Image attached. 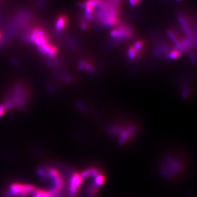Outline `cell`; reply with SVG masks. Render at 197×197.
<instances>
[{
    "instance_id": "6da1fadb",
    "label": "cell",
    "mask_w": 197,
    "mask_h": 197,
    "mask_svg": "<svg viewBox=\"0 0 197 197\" xmlns=\"http://www.w3.org/2000/svg\"><path fill=\"white\" fill-rule=\"evenodd\" d=\"M97 9L96 17L102 25L113 26L117 24L119 13L117 4L109 0H102L101 4Z\"/></svg>"
},
{
    "instance_id": "277c9868",
    "label": "cell",
    "mask_w": 197,
    "mask_h": 197,
    "mask_svg": "<svg viewBox=\"0 0 197 197\" xmlns=\"http://www.w3.org/2000/svg\"><path fill=\"white\" fill-rule=\"evenodd\" d=\"M131 34V28L127 26H119L111 33L112 37L117 38H125Z\"/></svg>"
},
{
    "instance_id": "5b68a950",
    "label": "cell",
    "mask_w": 197,
    "mask_h": 197,
    "mask_svg": "<svg viewBox=\"0 0 197 197\" xmlns=\"http://www.w3.org/2000/svg\"><path fill=\"white\" fill-rule=\"evenodd\" d=\"M102 0H87L85 2L82 4V7H87L94 9H97L101 4Z\"/></svg>"
},
{
    "instance_id": "ba28073f",
    "label": "cell",
    "mask_w": 197,
    "mask_h": 197,
    "mask_svg": "<svg viewBox=\"0 0 197 197\" xmlns=\"http://www.w3.org/2000/svg\"><path fill=\"white\" fill-rule=\"evenodd\" d=\"M95 183L96 185H101L104 183V177L103 176L101 175H98L97 176L95 177Z\"/></svg>"
},
{
    "instance_id": "8992f818",
    "label": "cell",
    "mask_w": 197,
    "mask_h": 197,
    "mask_svg": "<svg viewBox=\"0 0 197 197\" xmlns=\"http://www.w3.org/2000/svg\"><path fill=\"white\" fill-rule=\"evenodd\" d=\"M66 22V18L64 15H61L57 18L56 24H55V29L57 31L62 30L65 26Z\"/></svg>"
},
{
    "instance_id": "52a82bcc",
    "label": "cell",
    "mask_w": 197,
    "mask_h": 197,
    "mask_svg": "<svg viewBox=\"0 0 197 197\" xmlns=\"http://www.w3.org/2000/svg\"><path fill=\"white\" fill-rule=\"evenodd\" d=\"M98 187L96 184L90 186L88 189V195L90 197H94L98 191Z\"/></svg>"
},
{
    "instance_id": "8fae6325",
    "label": "cell",
    "mask_w": 197,
    "mask_h": 197,
    "mask_svg": "<svg viewBox=\"0 0 197 197\" xmlns=\"http://www.w3.org/2000/svg\"><path fill=\"white\" fill-rule=\"evenodd\" d=\"M109 1H111V2H113L114 4H117V3H118V2L120 1L121 0H109Z\"/></svg>"
},
{
    "instance_id": "7c38bea8",
    "label": "cell",
    "mask_w": 197,
    "mask_h": 197,
    "mask_svg": "<svg viewBox=\"0 0 197 197\" xmlns=\"http://www.w3.org/2000/svg\"><path fill=\"white\" fill-rule=\"evenodd\" d=\"M1 39H2V34H1V33L0 32V41H1Z\"/></svg>"
},
{
    "instance_id": "7a4b0ae2",
    "label": "cell",
    "mask_w": 197,
    "mask_h": 197,
    "mask_svg": "<svg viewBox=\"0 0 197 197\" xmlns=\"http://www.w3.org/2000/svg\"><path fill=\"white\" fill-rule=\"evenodd\" d=\"M35 188V186L31 184L13 183L9 186L7 195L8 197H26L30 193H33Z\"/></svg>"
},
{
    "instance_id": "30bf717a",
    "label": "cell",
    "mask_w": 197,
    "mask_h": 197,
    "mask_svg": "<svg viewBox=\"0 0 197 197\" xmlns=\"http://www.w3.org/2000/svg\"><path fill=\"white\" fill-rule=\"evenodd\" d=\"M129 4H130L132 6H136V4L139 3L140 0H128Z\"/></svg>"
},
{
    "instance_id": "3957f363",
    "label": "cell",
    "mask_w": 197,
    "mask_h": 197,
    "mask_svg": "<svg viewBox=\"0 0 197 197\" xmlns=\"http://www.w3.org/2000/svg\"><path fill=\"white\" fill-rule=\"evenodd\" d=\"M82 179L81 175L77 172H74L71 175L69 186V193L71 197H74L78 193L79 189L82 184Z\"/></svg>"
},
{
    "instance_id": "4fadbf2b",
    "label": "cell",
    "mask_w": 197,
    "mask_h": 197,
    "mask_svg": "<svg viewBox=\"0 0 197 197\" xmlns=\"http://www.w3.org/2000/svg\"><path fill=\"white\" fill-rule=\"evenodd\" d=\"M177 1H179V0H177Z\"/></svg>"
},
{
    "instance_id": "9c48e42d",
    "label": "cell",
    "mask_w": 197,
    "mask_h": 197,
    "mask_svg": "<svg viewBox=\"0 0 197 197\" xmlns=\"http://www.w3.org/2000/svg\"><path fill=\"white\" fill-rule=\"evenodd\" d=\"M6 109V106H5L4 104L0 105V117H1L2 116H3L4 114Z\"/></svg>"
}]
</instances>
